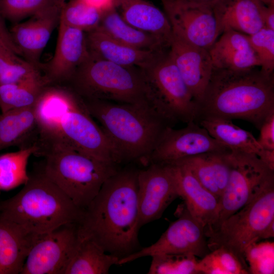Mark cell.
<instances>
[{
    "mask_svg": "<svg viewBox=\"0 0 274 274\" xmlns=\"http://www.w3.org/2000/svg\"><path fill=\"white\" fill-rule=\"evenodd\" d=\"M139 169H118L83 210L79 235L91 239L120 259L139 250Z\"/></svg>",
    "mask_w": 274,
    "mask_h": 274,
    "instance_id": "1",
    "label": "cell"
},
{
    "mask_svg": "<svg viewBox=\"0 0 274 274\" xmlns=\"http://www.w3.org/2000/svg\"><path fill=\"white\" fill-rule=\"evenodd\" d=\"M195 122L208 118L241 119L259 129L274 113V75L260 67L231 70L214 67L197 103Z\"/></svg>",
    "mask_w": 274,
    "mask_h": 274,
    "instance_id": "2",
    "label": "cell"
},
{
    "mask_svg": "<svg viewBox=\"0 0 274 274\" xmlns=\"http://www.w3.org/2000/svg\"><path fill=\"white\" fill-rule=\"evenodd\" d=\"M35 112L39 140L63 142L91 158L117 165L111 141L70 89L47 86L35 105Z\"/></svg>",
    "mask_w": 274,
    "mask_h": 274,
    "instance_id": "3",
    "label": "cell"
},
{
    "mask_svg": "<svg viewBox=\"0 0 274 274\" xmlns=\"http://www.w3.org/2000/svg\"><path fill=\"white\" fill-rule=\"evenodd\" d=\"M82 101L113 145L118 165L132 162L148 165L151 153L168 125L146 103Z\"/></svg>",
    "mask_w": 274,
    "mask_h": 274,
    "instance_id": "4",
    "label": "cell"
},
{
    "mask_svg": "<svg viewBox=\"0 0 274 274\" xmlns=\"http://www.w3.org/2000/svg\"><path fill=\"white\" fill-rule=\"evenodd\" d=\"M21 190L0 202V216L28 233L40 235L66 224H78L83 210L45 174L29 175Z\"/></svg>",
    "mask_w": 274,
    "mask_h": 274,
    "instance_id": "5",
    "label": "cell"
},
{
    "mask_svg": "<svg viewBox=\"0 0 274 274\" xmlns=\"http://www.w3.org/2000/svg\"><path fill=\"white\" fill-rule=\"evenodd\" d=\"M36 154L43 156V170L80 209L84 210L118 165L100 161L58 141H38Z\"/></svg>",
    "mask_w": 274,
    "mask_h": 274,
    "instance_id": "6",
    "label": "cell"
},
{
    "mask_svg": "<svg viewBox=\"0 0 274 274\" xmlns=\"http://www.w3.org/2000/svg\"><path fill=\"white\" fill-rule=\"evenodd\" d=\"M67 82L71 90L84 100L147 104L142 70L118 65L91 54Z\"/></svg>",
    "mask_w": 274,
    "mask_h": 274,
    "instance_id": "7",
    "label": "cell"
},
{
    "mask_svg": "<svg viewBox=\"0 0 274 274\" xmlns=\"http://www.w3.org/2000/svg\"><path fill=\"white\" fill-rule=\"evenodd\" d=\"M146 101L168 126L195 122L198 108L188 87L171 59L163 52L150 67L142 70Z\"/></svg>",
    "mask_w": 274,
    "mask_h": 274,
    "instance_id": "8",
    "label": "cell"
},
{
    "mask_svg": "<svg viewBox=\"0 0 274 274\" xmlns=\"http://www.w3.org/2000/svg\"><path fill=\"white\" fill-rule=\"evenodd\" d=\"M272 220L274 183L217 228L205 231L210 250L224 247L245 260V248L251 243L259 241L260 233Z\"/></svg>",
    "mask_w": 274,
    "mask_h": 274,
    "instance_id": "9",
    "label": "cell"
},
{
    "mask_svg": "<svg viewBox=\"0 0 274 274\" xmlns=\"http://www.w3.org/2000/svg\"><path fill=\"white\" fill-rule=\"evenodd\" d=\"M230 158L231 172L228 184L220 198L219 217L209 230L217 228L274 183V170L257 155L231 150Z\"/></svg>",
    "mask_w": 274,
    "mask_h": 274,
    "instance_id": "10",
    "label": "cell"
},
{
    "mask_svg": "<svg viewBox=\"0 0 274 274\" xmlns=\"http://www.w3.org/2000/svg\"><path fill=\"white\" fill-rule=\"evenodd\" d=\"M173 36L209 50L220 36L213 6L186 0H162Z\"/></svg>",
    "mask_w": 274,
    "mask_h": 274,
    "instance_id": "11",
    "label": "cell"
},
{
    "mask_svg": "<svg viewBox=\"0 0 274 274\" xmlns=\"http://www.w3.org/2000/svg\"><path fill=\"white\" fill-rule=\"evenodd\" d=\"M79 240L78 224L64 225L39 235L20 274H64Z\"/></svg>",
    "mask_w": 274,
    "mask_h": 274,
    "instance_id": "12",
    "label": "cell"
},
{
    "mask_svg": "<svg viewBox=\"0 0 274 274\" xmlns=\"http://www.w3.org/2000/svg\"><path fill=\"white\" fill-rule=\"evenodd\" d=\"M184 207L178 219L169 225L155 243L119 259L118 265L156 255L190 254L202 258L208 254L211 251L204 227Z\"/></svg>",
    "mask_w": 274,
    "mask_h": 274,
    "instance_id": "13",
    "label": "cell"
},
{
    "mask_svg": "<svg viewBox=\"0 0 274 274\" xmlns=\"http://www.w3.org/2000/svg\"><path fill=\"white\" fill-rule=\"evenodd\" d=\"M138 174V226L159 219L167 207L180 197L174 167L151 163Z\"/></svg>",
    "mask_w": 274,
    "mask_h": 274,
    "instance_id": "14",
    "label": "cell"
},
{
    "mask_svg": "<svg viewBox=\"0 0 274 274\" xmlns=\"http://www.w3.org/2000/svg\"><path fill=\"white\" fill-rule=\"evenodd\" d=\"M230 150L212 137L206 129L192 121L181 129L167 126L151 153L148 163V165L151 163L172 164L198 154Z\"/></svg>",
    "mask_w": 274,
    "mask_h": 274,
    "instance_id": "15",
    "label": "cell"
},
{
    "mask_svg": "<svg viewBox=\"0 0 274 274\" xmlns=\"http://www.w3.org/2000/svg\"><path fill=\"white\" fill-rule=\"evenodd\" d=\"M168 54L197 104L213 68L209 50L190 44L173 35Z\"/></svg>",
    "mask_w": 274,
    "mask_h": 274,
    "instance_id": "16",
    "label": "cell"
},
{
    "mask_svg": "<svg viewBox=\"0 0 274 274\" xmlns=\"http://www.w3.org/2000/svg\"><path fill=\"white\" fill-rule=\"evenodd\" d=\"M56 49L44 75L49 85L66 82L89 57L85 32L59 22Z\"/></svg>",
    "mask_w": 274,
    "mask_h": 274,
    "instance_id": "17",
    "label": "cell"
},
{
    "mask_svg": "<svg viewBox=\"0 0 274 274\" xmlns=\"http://www.w3.org/2000/svg\"><path fill=\"white\" fill-rule=\"evenodd\" d=\"M61 7H55L15 23L10 30L20 55L40 67L39 60L52 33L59 22Z\"/></svg>",
    "mask_w": 274,
    "mask_h": 274,
    "instance_id": "18",
    "label": "cell"
},
{
    "mask_svg": "<svg viewBox=\"0 0 274 274\" xmlns=\"http://www.w3.org/2000/svg\"><path fill=\"white\" fill-rule=\"evenodd\" d=\"M171 165L186 208L204 227V231L211 229L219 217L220 199L204 188L186 166L179 163Z\"/></svg>",
    "mask_w": 274,
    "mask_h": 274,
    "instance_id": "19",
    "label": "cell"
},
{
    "mask_svg": "<svg viewBox=\"0 0 274 274\" xmlns=\"http://www.w3.org/2000/svg\"><path fill=\"white\" fill-rule=\"evenodd\" d=\"M86 40L91 55L118 65L141 70L150 67L165 51H153L132 47L114 39L98 27L88 32Z\"/></svg>",
    "mask_w": 274,
    "mask_h": 274,
    "instance_id": "20",
    "label": "cell"
},
{
    "mask_svg": "<svg viewBox=\"0 0 274 274\" xmlns=\"http://www.w3.org/2000/svg\"><path fill=\"white\" fill-rule=\"evenodd\" d=\"M230 152L231 150L206 153L172 164L186 166L204 188L220 199L230 176Z\"/></svg>",
    "mask_w": 274,
    "mask_h": 274,
    "instance_id": "21",
    "label": "cell"
},
{
    "mask_svg": "<svg viewBox=\"0 0 274 274\" xmlns=\"http://www.w3.org/2000/svg\"><path fill=\"white\" fill-rule=\"evenodd\" d=\"M196 123L231 150L255 154L274 170V151L263 149L252 133L235 125L232 120L208 118Z\"/></svg>",
    "mask_w": 274,
    "mask_h": 274,
    "instance_id": "22",
    "label": "cell"
},
{
    "mask_svg": "<svg viewBox=\"0 0 274 274\" xmlns=\"http://www.w3.org/2000/svg\"><path fill=\"white\" fill-rule=\"evenodd\" d=\"M259 0H218L213 6L220 36L233 30L247 36L264 27Z\"/></svg>",
    "mask_w": 274,
    "mask_h": 274,
    "instance_id": "23",
    "label": "cell"
},
{
    "mask_svg": "<svg viewBox=\"0 0 274 274\" xmlns=\"http://www.w3.org/2000/svg\"><path fill=\"white\" fill-rule=\"evenodd\" d=\"M209 52L214 67L241 70L260 67L248 36L237 31L223 32Z\"/></svg>",
    "mask_w": 274,
    "mask_h": 274,
    "instance_id": "24",
    "label": "cell"
},
{
    "mask_svg": "<svg viewBox=\"0 0 274 274\" xmlns=\"http://www.w3.org/2000/svg\"><path fill=\"white\" fill-rule=\"evenodd\" d=\"M123 20L133 27L152 35L169 46L173 37L165 14L144 0H115Z\"/></svg>",
    "mask_w": 274,
    "mask_h": 274,
    "instance_id": "25",
    "label": "cell"
},
{
    "mask_svg": "<svg viewBox=\"0 0 274 274\" xmlns=\"http://www.w3.org/2000/svg\"><path fill=\"white\" fill-rule=\"evenodd\" d=\"M38 236L0 216V274H20Z\"/></svg>",
    "mask_w": 274,
    "mask_h": 274,
    "instance_id": "26",
    "label": "cell"
},
{
    "mask_svg": "<svg viewBox=\"0 0 274 274\" xmlns=\"http://www.w3.org/2000/svg\"><path fill=\"white\" fill-rule=\"evenodd\" d=\"M97 27L114 39L137 49L162 51L169 48L156 37L141 31L125 22L115 7L103 13Z\"/></svg>",
    "mask_w": 274,
    "mask_h": 274,
    "instance_id": "27",
    "label": "cell"
},
{
    "mask_svg": "<svg viewBox=\"0 0 274 274\" xmlns=\"http://www.w3.org/2000/svg\"><path fill=\"white\" fill-rule=\"evenodd\" d=\"M119 259L105 252L93 240L79 236L64 274H107L112 265H118Z\"/></svg>",
    "mask_w": 274,
    "mask_h": 274,
    "instance_id": "28",
    "label": "cell"
},
{
    "mask_svg": "<svg viewBox=\"0 0 274 274\" xmlns=\"http://www.w3.org/2000/svg\"><path fill=\"white\" fill-rule=\"evenodd\" d=\"M49 85L42 74L15 83L0 85V110L7 111L35 106Z\"/></svg>",
    "mask_w": 274,
    "mask_h": 274,
    "instance_id": "29",
    "label": "cell"
},
{
    "mask_svg": "<svg viewBox=\"0 0 274 274\" xmlns=\"http://www.w3.org/2000/svg\"><path fill=\"white\" fill-rule=\"evenodd\" d=\"M35 105L0 115V151L22 142L37 128Z\"/></svg>",
    "mask_w": 274,
    "mask_h": 274,
    "instance_id": "30",
    "label": "cell"
},
{
    "mask_svg": "<svg viewBox=\"0 0 274 274\" xmlns=\"http://www.w3.org/2000/svg\"><path fill=\"white\" fill-rule=\"evenodd\" d=\"M38 150L35 143L17 151L0 155V190H9L25 183L29 178L28 159Z\"/></svg>",
    "mask_w": 274,
    "mask_h": 274,
    "instance_id": "31",
    "label": "cell"
},
{
    "mask_svg": "<svg viewBox=\"0 0 274 274\" xmlns=\"http://www.w3.org/2000/svg\"><path fill=\"white\" fill-rule=\"evenodd\" d=\"M197 269L199 274H250L245 260L224 247L211 250L199 260Z\"/></svg>",
    "mask_w": 274,
    "mask_h": 274,
    "instance_id": "32",
    "label": "cell"
},
{
    "mask_svg": "<svg viewBox=\"0 0 274 274\" xmlns=\"http://www.w3.org/2000/svg\"><path fill=\"white\" fill-rule=\"evenodd\" d=\"M102 14L82 0H72L61 7L59 22L89 32L98 26Z\"/></svg>",
    "mask_w": 274,
    "mask_h": 274,
    "instance_id": "33",
    "label": "cell"
},
{
    "mask_svg": "<svg viewBox=\"0 0 274 274\" xmlns=\"http://www.w3.org/2000/svg\"><path fill=\"white\" fill-rule=\"evenodd\" d=\"M42 74L40 67L14 52L0 51V85L15 83Z\"/></svg>",
    "mask_w": 274,
    "mask_h": 274,
    "instance_id": "34",
    "label": "cell"
},
{
    "mask_svg": "<svg viewBox=\"0 0 274 274\" xmlns=\"http://www.w3.org/2000/svg\"><path fill=\"white\" fill-rule=\"evenodd\" d=\"M148 274H199L198 260L190 254H166L151 257Z\"/></svg>",
    "mask_w": 274,
    "mask_h": 274,
    "instance_id": "35",
    "label": "cell"
},
{
    "mask_svg": "<svg viewBox=\"0 0 274 274\" xmlns=\"http://www.w3.org/2000/svg\"><path fill=\"white\" fill-rule=\"evenodd\" d=\"M62 6L54 0H0V14L5 20L16 23L26 17Z\"/></svg>",
    "mask_w": 274,
    "mask_h": 274,
    "instance_id": "36",
    "label": "cell"
},
{
    "mask_svg": "<svg viewBox=\"0 0 274 274\" xmlns=\"http://www.w3.org/2000/svg\"><path fill=\"white\" fill-rule=\"evenodd\" d=\"M244 256L250 274L274 273L273 241L251 243L245 248Z\"/></svg>",
    "mask_w": 274,
    "mask_h": 274,
    "instance_id": "37",
    "label": "cell"
},
{
    "mask_svg": "<svg viewBox=\"0 0 274 274\" xmlns=\"http://www.w3.org/2000/svg\"><path fill=\"white\" fill-rule=\"evenodd\" d=\"M248 36L251 47L259 62L260 68L267 73H273L274 30L263 27Z\"/></svg>",
    "mask_w": 274,
    "mask_h": 274,
    "instance_id": "38",
    "label": "cell"
},
{
    "mask_svg": "<svg viewBox=\"0 0 274 274\" xmlns=\"http://www.w3.org/2000/svg\"><path fill=\"white\" fill-rule=\"evenodd\" d=\"M259 129V145L265 150L274 151V113L266 117Z\"/></svg>",
    "mask_w": 274,
    "mask_h": 274,
    "instance_id": "39",
    "label": "cell"
},
{
    "mask_svg": "<svg viewBox=\"0 0 274 274\" xmlns=\"http://www.w3.org/2000/svg\"><path fill=\"white\" fill-rule=\"evenodd\" d=\"M5 20L0 14V51L8 49L19 55L20 53L13 40L10 30L7 27Z\"/></svg>",
    "mask_w": 274,
    "mask_h": 274,
    "instance_id": "40",
    "label": "cell"
},
{
    "mask_svg": "<svg viewBox=\"0 0 274 274\" xmlns=\"http://www.w3.org/2000/svg\"><path fill=\"white\" fill-rule=\"evenodd\" d=\"M259 11L264 27L274 30V6H267L260 2Z\"/></svg>",
    "mask_w": 274,
    "mask_h": 274,
    "instance_id": "41",
    "label": "cell"
},
{
    "mask_svg": "<svg viewBox=\"0 0 274 274\" xmlns=\"http://www.w3.org/2000/svg\"><path fill=\"white\" fill-rule=\"evenodd\" d=\"M87 5L104 13L115 7V0H82Z\"/></svg>",
    "mask_w": 274,
    "mask_h": 274,
    "instance_id": "42",
    "label": "cell"
},
{
    "mask_svg": "<svg viewBox=\"0 0 274 274\" xmlns=\"http://www.w3.org/2000/svg\"><path fill=\"white\" fill-rule=\"evenodd\" d=\"M274 237V220H272L262 231L259 240L266 239Z\"/></svg>",
    "mask_w": 274,
    "mask_h": 274,
    "instance_id": "43",
    "label": "cell"
},
{
    "mask_svg": "<svg viewBox=\"0 0 274 274\" xmlns=\"http://www.w3.org/2000/svg\"><path fill=\"white\" fill-rule=\"evenodd\" d=\"M192 2L197 3H200V4H207L209 5L212 6H213V5L218 1V0H186Z\"/></svg>",
    "mask_w": 274,
    "mask_h": 274,
    "instance_id": "44",
    "label": "cell"
},
{
    "mask_svg": "<svg viewBox=\"0 0 274 274\" xmlns=\"http://www.w3.org/2000/svg\"><path fill=\"white\" fill-rule=\"evenodd\" d=\"M54 1L61 5H63L65 1V0H54Z\"/></svg>",
    "mask_w": 274,
    "mask_h": 274,
    "instance_id": "45",
    "label": "cell"
}]
</instances>
